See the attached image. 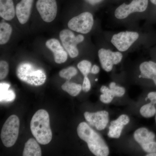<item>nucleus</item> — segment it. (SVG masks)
Returning a JSON list of instances; mask_svg holds the SVG:
<instances>
[{
	"label": "nucleus",
	"instance_id": "11",
	"mask_svg": "<svg viewBox=\"0 0 156 156\" xmlns=\"http://www.w3.org/2000/svg\"><path fill=\"white\" fill-rule=\"evenodd\" d=\"M84 117L90 126H94L99 131L104 130L108 123L109 114L106 111L94 113L86 112Z\"/></svg>",
	"mask_w": 156,
	"mask_h": 156
},
{
	"label": "nucleus",
	"instance_id": "2",
	"mask_svg": "<svg viewBox=\"0 0 156 156\" xmlns=\"http://www.w3.org/2000/svg\"><path fill=\"white\" fill-rule=\"evenodd\" d=\"M32 134L40 144L45 145L51 141L52 132L48 112L40 109L34 115L30 122Z\"/></svg>",
	"mask_w": 156,
	"mask_h": 156
},
{
	"label": "nucleus",
	"instance_id": "22",
	"mask_svg": "<svg viewBox=\"0 0 156 156\" xmlns=\"http://www.w3.org/2000/svg\"><path fill=\"white\" fill-rule=\"evenodd\" d=\"M140 114L145 118H151L156 114V108L154 104L151 103L143 105L140 109Z\"/></svg>",
	"mask_w": 156,
	"mask_h": 156
},
{
	"label": "nucleus",
	"instance_id": "15",
	"mask_svg": "<svg viewBox=\"0 0 156 156\" xmlns=\"http://www.w3.org/2000/svg\"><path fill=\"white\" fill-rule=\"evenodd\" d=\"M16 11L13 0H0V16L5 20H11L15 17Z\"/></svg>",
	"mask_w": 156,
	"mask_h": 156
},
{
	"label": "nucleus",
	"instance_id": "12",
	"mask_svg": "<svg viewBox=\"0 0 156 156\" xmlns=\"http://www.w3.org/2000/svg\"><path fill=\"white\" fill-rule=\"evenodd\" d=\"M46 45L54 54V60L56 63L61 64L65 62L68 58L67 53L61 46L57 39H49L46 43Z\"/></svg>",
	"mask_w": 156,
	"mask_h": 156
},
{
	"label": "nucleus",
	"instance_id": "6",
	"mask_svg": "<svg viewBox=\"0 0 156 156\" xmlns=\"http://www.w3.org/2000/svg\"><path fill=\"white\" fill-rule=\"evenodd\" d=\"M94 24L93 15L89 12L81 13L73 17L68 23L70 29L82 34L90 32Z\"/></svg>",
	"mask_w": 156,
	"mask_h": 156
},
{
	"label": "nucleus",
	"instance_id": "27",
	"mask_svg": "<svg viewBox=\"0 0 156 156\" xmlns=\"http://www.w3.org/2000/svg\"><path fill=\"white\" fill-rule=\"evenodd\" d=\"M141 146L143 150L148 153L156 152V142L154 140L143 144Z\"/></svg>",
	"mask_w": 156,
	"mask_h": 156
},
{
	"label": "nucleus",
	"instance_id": "1",
	"mask_svg": "<svg viewBox=\"0 0 156 156\" xmlns=\"http://www.w3.org/2000/svg\"><path fill=\"white\" fill-rule=\"evenodd\" d=\"M78 136L87 142L89 150L97 156H107L109 150L101 136L95 132L87 123L83 122L77 127Z\"/></svg>",
	"mask_w": 156,
	"mask_h": 156
},
{
	"label": "nucleus",
	"instance_id": "9",
	"mask_svg": "<svg viewBox=\"0 0 156 156\" xmlns=\"http://www.w3.org/2000/svg\"><path fill=\"white\" fill-rule=\"evenodd\" d=\"M36 7L40 16L45 22H52L56 18L57 12L56 0H38Z\"/></svg>",
	"mask_w": 156,
	"mask_h": 156
},
{
	"label": "nucleus",
	"instance_id": "10",
	"mask_svg": "<svg viewBox=\"0 0 156 156\" xmlns=\"http://www.w3.org/2000/svg\"><path fill=\"white\" fill-rule=\"evenodd\" d=\"M98 56L101 67L105 71H111L114 65L120 63L123 55L120 52H113L110 50L101 48L98 50Z\"/></svg>",
	"mask_w": 156,
	"mask_h": 156
},
{
	"label": "nucleus",
	"instance_id": "24",
	"mask_svg": "<svg viewBox=\"0 0 156 156\" xmlns=\"http://www.w3.org/2000/svg\"><path fill=\"white\" fill-rule=\"evenodd\" d=\"M77 67L84 76H87L91 72L92 64L88 60H84L78 63Z\"/></svg>",
	"mask_w": 156,
	"mask_h": 156
},
{
	"label": "nucleus",
	"instance_id": "8",
	"mask_svg": "<svg viewBox=\"0 0 156 156\" xmlns=\"http://www.w3.org/2000/svg\"><path fill=\"white\" fill-rule=\"evenodd\" d=\"M139 37V34L136 32H121L113 36L111 43L119 51L125 52L128 50Z\"/></svg>",
	"mask_w": 156,
	"mask_h": 156
},
{
	"label": "nucleus",
	"instance_id": "31",
	"mask_svg": "<svg viewBox=\"0 0 156 156\" xmlns=\"http://www.w3.org/2000/svg\"><path fill=\"white\" fill-rule=\"evenodd\" d=\"M100 71V69L98 66L94 65L93 66L91 70V72L93 74H97Z\"/></svg>",
	"mask_w": 156,
	"mask_h": 156
},
{
	"label": "nucleus",
	"instance_id": "23",
	"mask_svg": "<svg viewBox=\"0 0 156 156\" xmlns=\"http://www.w3.org/2000/svg\"><path fill=\"white\" fill-rule=\"evenodd\" d=\"M77 73V70L76 68L73 66H70L67 68L61 70L59 73V75L61 77L64 78L69 80L73 77Z\"/></svg>",
	"mask_w": 156,
	"mask_h": 156
},
{
	"label": "nucleus",
	"instance_id": "21",
	"mask_svg": "<svg viewBox=\"0 0 156 156\" xmlns=\"http://www.w3.org/2000/svg\"><path fill=\"white\" fill-rule=\"evenodd\" d=\"M62 90L68 93L72 96H76L79 95L82 89L81 85L76 83H70L67 80L62 86Z\"/></svg>",
	"mask_w": 156,
	"mask_h": 156
},
{
	"label": "nucleus",
	"instance_id": "7",
	"mask_svg": "<svg viewBox=\"0 0 156 156\" xmlns=\"http://www.w3.org/2000/svg\"><path fill=\"white\" fill-rule=\"evenodd\" d=\"M148 0H133L129 5L123 3L116 9L115 15L117 19H125L130 14L143 12L147 9Z\"/></svg>",
	"mask_w": 156,
	"mask_h": 156
},
{
	"label": "nucleus",
	"instance_id": "19",
	"mask_svg": "<svg viewBox=\"0 0 156 156\" xmlns=\"http://www.w3.org/2000/svg\"><path fill=\"white\" fill-rule=\"evenodd\" d=\"M140 77L152 80L156 86V70L151 66L148 62H144L141 63L140 66Z\"/></svg>",
	"mask_w": 156,
	"mask_h": 156
},
{
	"label": "nucleus",
	"instance_id": "13",
	"mask_svg": "<svg viewBox=\"0 0 156 156\" xmlns=\"http://www.w3.org/2000/svg\"><path fill=\"white\" fill-rule=\"evenodd\" d=\"M33 2L34 0H21L17 4L16 15L21 24H25L29 19Z\"/></svg>",
	"mask_w": 156,
	"mask_h": 156
},
{
	"label": "nucleus",
	"instance_id": "4",
	"mask_svg": "<svg viewBox=\"0 0 156 156\" xmlns=\"http://www.w3.org/2000/svg\"><path fill=\"white\" fill-rule=\"evenodd\" d=\"M20 120L16 115H12L7 119L1 131V138L4 145L10 147L15 144L18 138Z\"/></svg>",
	"mask_w": 156,
	"mask_h": 156
},
{
	"label": "nucleus",
	"instance_id": "18",
	"mask_svg": "<svg viewBox=\"0 0 156 156\" xmlns=\"http://www.w3.org/2000/svg\"><path fill=\"white\" fill-rule=\"evenodd\" d=\"M10 84L7 83H0V101L2 102H11L16 98L15 92L13 90L9 89Z\"/></svg>",
	"mask_w": 156,
	"mask_h": 156
},
{
	"label": "nucleus",
	"instance_id": "26",
	"mask_svg": "<svg viewBox=\"0 0 156 156\" xmlns=\"http://www.w3.org/2000/svg\"><path fill=\"white\" fill-rule=\"evenodd\" d=\"M9 73V66L5 61L0 62V80H2L6 77Z\"/></svg>",
	"mask_w": 156,
	"mask_h": 156
},
{
	"label": "nucleus",
	"instance_id": "25",
	"mask_svg": "<svg viewBox=\"0 0 156 156\" xmlns=\"http://www.w3.org/2000/svg\"><path fill=\"white\" fill-rule=\"evenodd\" d=\"M109 88L111 90L114 97H122L125 94L126 90L123 87L117 86L114 82H112L109 84Z\"/></svg>",
	"mask_w": 156,
	"mask_h": 156
},
{
	"label": "nucleus",
	"instance_id": "17",
	"mask_svg": "<svg viewBox=\"0 0 156 156\" xmlns=\"http://www.w3.org/2000/svg\"><path fill=\"white\" fill-rule=\"evenodd\" d=\"M41 150L38 141L34 138H30L26 143L23 149V156H41Z\"/></svg>",
	"mask_w": 156,
	"mask_h": 156
},
{
	"label": "nucleus",
	"instance_id": "28",
	"mask_svg": "<svg viewBox=\"0 0 156 156\" xmlns=\"http://www.w3.org/2000/svg\"><path fill=\"white\" fill-rule=\"evenodd\" d=\"M114 96L111 93H102L100 96V99L104 103H110L114 98Z\"/></svg>",
	"mask_w": 156,
	"mask_h": 156
},
{
	"label": "nucleus",
	"instance_id": "37",
	"mask_svg": "<svg viewBox=\"0 0 156 156\" xmlns=\"http://www.w3.org/2000/svg\"><path fill=\"white\" fill-rule=\"evenodd\" d=\"M95 80L97 81L98 80V79H96V80Z\"/></svg>",
	"mask_w": 156,
	"mask_h": 156
},
{
	"label": "nucleus",
	"instance_id": "5",
	"mask_svg": "<svg viewBox=\"0 0 156 156\" xmlns=\"http://www.w3.org/2000/svg\"><path fill=\"white\" fill-rule=\"evenodd\" d=\"M59 38L63 48L69 56L72 58L76 57L79 54L77 45L84 41L83 36L81 34L75 36L71 30L64 29L60 31Z\"/></svg>",
	"mask_w": 156,
	"mask_h": 156
},
{
	"label": "nucleus",
	"instance_id": "36",
	"mask_svg": "<svg viewBox=\"0 0 156 156\" xmlns=\"http://www.w3.org/2000/svg\"><path fill=\"white\" fill-rule=\"evenodd\" d=\"M155 121H156V116H155Z\"/></svg>",
	"mask_w": 156,
	"mask_h": 156
},
{
	"label": "nucleus",
	"instance_id": "29",
	"mask_svg": "<svg viewBox=\"0 0 156 156\" xmlns=\"http://www.w3.org/2000/svg\"><path fill=\"white\" fill-rule=\"evenodd\" d=\"M91 85L90 80L87 76H84L83 83L82 89L85 92H89L91 89Z\"/></svg>",
	"mask_w": 156,
	"mask_h": 156
},
{
	"label": "nucleus",
	"instance_id": "14",
	"mask_svg": "<svg viewBox=\"0 0 156 156\" xmlns=\"http://www.w3.org/2000/svg\"><path fill=\"white\" fill-rule=\"evenodd\" d=\"M130 122V119L126 115H121L118 119L112 121L109 127L108 135L111 138H118L121 135L124 126L128 125Z\"/></svg>",
	"mask_w": 156,
	"mask_h": 156
},
{
	"label": "nucleus",
	"instance_id": "3",
	"mask_svg": "<svg viewBox=\"0 0 156 156\" xmlns=\"http://www.w3.org/2000/svg\"><path fill=\"white\" fill-rule=\"evenodd\" d=\"M16 74L20 80L35 87L43 85L47 79L44 70L30 62L20 63L16 69Z\"/></svg>",
	"mask_w": 156,
	"mask_h": 156
},
{
	"label": "nucleus",
	"instance_id": "30",
	"mask_svg": "<svg viewBox=\"0 0 156 156\" xmlns=\"http://www.w3.org/2000/svg\"><path fill=\"white\" fill-rule=\"evenodd\" d=\"M147 98L151 100V103L156 104V92H150L148 94Z\"/></svg>",
	"mask_w": 156,
	"mask_h": 156
},
{
	"label": "nucleus",
	"instance_id": "34",
	"mask_svg": "<svg viewBox=\"0 0 156 156\" xmlns=\"http://www.w3.org/2000/svg\"><path fill=\"white\" fill-rule=\"evenodd\" d=\"M147 156H156V152L152 153H149L146 155Z\"/></svg>",
	"mask_w": 156,
	"mask_h": 156
},
{
	"label": "nucleus",
	"instance_id": "20",
	"mask_svg": "<svg viewBox=\"0 0 156 156\" xmlns=\"http://www.w3.org/2000/svg\"><path fill=\"white\" fill-rule=\"evenodd\" d=\"M12 32L11 25L6 22H2L0 24V44H7L10 40Z\"/></svg>",
	"mask_w": 156,
	"mask_h": 156
},
{
	"label": "nucleus",
	"instance_id": "16",
	"mask_svg": "<svg viewBox=\"0 0 156 156\" xmlns=\"http://www.w3.org/2000/svg\"><path fill=\"white\" fill-rule=\"evenodd\" d=\"M134 139L140 145L154 141L155 137L154 133L144 128L137 129L134 132Z\"/></svg>",
	"mask_w": 156,
	"mask_h": 156
},
{
	"label": "nucleus",
	"instance_id": "33",
	"mask_svg": "<svg viewBox=\"0 0 156 156\" xmlns=\"http://www.w3.org/2000/svg\"><path fill=\"white\" fill-rule=\"evenodd\" d=\"M149 63L152 66L154 69L156 70V63L153 61H148Z\"/></svg>",
	"mask_w": 156,
	"mask_h": 156
},
{
	"label": "nucleus",
	"instance_id": "35",
	"mask_svg": "<svg viewBox=\"0 0 156 156\" xmlns=\"http://www.w3.org/2000/svg\"><path fill=\"white\" fill-rule=\"evenodd\" d=\"M150 1L154 5H156V0H150Z\"/></svg>",
	"mask_w": 156,
	"mask_h": 156
},
{
	"label": "nucleus",
	"instance_id": "32",
	"mask_svg": "<svg viewBox=\"0 0 156 156\" xmlns=\"http://www.w3.org/2000/svg\"><path fill=\"white\" fill-rule=\"evenodd\" d=\"M85 1L90 5H95L100 3L102 0H85Z\"/></svg>",
	"mask_w": 156,
	"mask_h": 156
}]
</instances>
